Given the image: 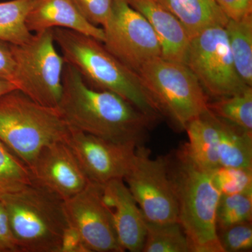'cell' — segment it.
Wrapping results in <instances>:
<instances>
[{
	"mask_svg": "<svg viewBox=\"0 0 252 252\" xmlns=\"http://www.w3.org/2000/svg\"><path fill=\"white\" fill-rule=\"evenodd\" d=\"M71 128L117 143L143 144L153 120L110 91L88 85L65 63L57 108Z\"/></svg>",
	"mask_w": 252,
	"mask_h": 252,
	"instance_id": "6da1fadb",
	"label": "cell"
},
{
	"mask_svg": "<svg viewBox=\"0 0 252 252\" xmlns=\"http://www.w3.org/2000/svg\"><path fill=\"white\" fill-rule=\"evenodd\" d=\"M55 43L67 64L75 68L89 86L119 94L155 122L161 114L140 76L92 36L54 28Z\"/></svg>",
	"mask_w": 252,
	"mask_h": 252,
	"instance_id": "7a4b0ae2",
	"label": "cell"
},
{
	"mask_svg": "<svg viewBox=\"0 0 252 252\" xmlns=\"http://www.w3.org/2000/svg\"><path fill=\"white\" fill-rule=\"evenodd\" d=\"M169 173L178 201L179 223L190 252H224L217 227L220 194L212 171L197 165L182 147L175 157L169 158Z\"/></svg>",
	"mask_w": 252,
	"mask_h": 252,
	"instance_id": "3957f363",
	"label": "cell"
},
{
	"mask_svg": "<svg viewBox=\"0 0 252 252\" xmlns=\"http://www.w3.org/2000/svg\"><path fill=\"white\" fill-rule=\"evenodd\" d=\"M1 203L19 252H63L69 226L59 195L33 180Z\"/></svg>",
	"mask_w": 252,
	"mask_h": 252,
	"instance_id": "277c9868",
	"label": "cell"
},
{
	"mask_svg": "<svg viewBox=\"0 0 252 252\" xmlns=\"http://www.w3.org/2000/svg\"><path fill=\"white\" fill-rule=\"evenodd\" d=\"M69 127L56 108L16 90L0 95V140L31 166L46 146L65 140Z\"/></svg>",
	"mask_w": 252,
	"mask_h": 252,
	"instance_id": "5b68a950",
	"label": "cell"
},
{
	"mask_svg": "<svg viewBox=\"0 0 252 252\" xmlns=\"http://www.w3.org/2000/svg\"><path fill=\"white\" fill-rule=\"evenodd\" d=\"M137 74L160 112L181 128L208 110L206 93L185 63L160 56L144 63Z\"/></svg>",
	"mask_w": 252,
	"mask_h": 252,
	"instance_id": "8992f818",
	"label": "cell"
},
{
	"mask_svg": "<svg viewBox=\"0 0 252 252\" xmlns=\"http://www.w3.org/2000/svg\"><path fill=\"white\" fill-rule=\"evenodd\" d=\"M11 49L16 89L37 103L57 108L65 61L56 49L54 29L35 32L26 42L11 44Z\"/></svg>",
	"mask_w": 252,
	"mask_h": 252,
	"instance_id": "52a82bcc",
	"label": "cell"
},
{
	"mask_svg": "<svg viewBox=\"0 0 252 252\" xmlns=\"http://www.w3.org/2000/svg\"><path fill=\"white\" fill-rule=\"evenodd\" d=\"M147 221L179 222V205L169 173L168 157L152 158L149 149H135L130 169L124 178Z\"/></svg>",
	"mask_w": 252,
	"mask_h": 252,
	"instance_id": "ba28073f",
	"label": "cell"
},
{
	"mask_svg": "<svg viewBox=\"0 0 252 252\" xmlns=\"http://www.w3.org/2000/svg\"><path fill=\"white\" fill-rule=\"evenodd\" d=\"M185 64L206 94L216 98L238 94L250 86L237 72L223 26L207 28L192 38Z\"/></svg>",
	"mask_w": 252,
	"mask_h": 252,
	"instance_id": "9c48e42d",
	"label": "cell"
},
{
	"mask_svg": "<svg viewBox=\"0 0 252 252\" xmlns=\"http://www.w3.org/2000/svg\"><path fill=\"white\" fill-rule=\"evenodd\" d=\"M102 27L104 47L134 72L138 73L144 63L161 56L160 43L150 23L126 0H114Z\"/></svg>",
	"mask_w": 252,
	"mask_h": 252,
	"instance_id": "30bf717a",
	"label": "cell"
},
{
	"mask_svg": "<svg viewBox=\"0 0 252 252\" xmlns=\"http://www.w3.org/2000/svg\"><path fill=\"white\" fill-rule=\"evenodd\" d=\"M64 204L70 232L84 252H124L104 200L102 185L90 181Z\"/></svg>",
	"mask_w": 252,
	"mask_h": 252,
	"instance_id": "8fae6325",
	"label": "cell"
},
{
	"mask_svg": "<svg viewBox=\"0 0 252 252\" xmlns=\"http://www.w3.org/2000/svg\"><path fill=\"white\" fill-rule=\"evenodd\" d=\"M65 142L91 182L124 180L133 160L136 146L117 143L69 127Z\"/></svg>",
	"mask_w": 252,
	"mask_h": 252,
	"instance_id": "7c38bea8",
	"label": "cell"
},
{
	"mask_svg": "<svg viewBox=\"0 0 252 252\" xmlns=\"http://www.w3.org/2000/svg\"><path fill=\"white\" fill-rule=\"evenodd\" d=\"M29 169L33 180L63 200L79 193L90 182L65 140L44 147Z\"/></svg>",
	"mask_w": 252,
	"mask_h": 252,
	"instance_id": "4fadbf2b",
	"label": "cell"
},
{
	"mask_svg": "<svg viewBox=\"0 0 252 252\" xmlns=\"http://www.w3.org/2000/svg\"><path fill=\"white\" fill-rule=\"evenodd\" d=\"M105 203L112 214L118 240L123 251L142 252L147 220L124 180L116 179L102 185Z\"/></svg>",
	"mask_w": 252,
	"mask_h": 252,
	"instance_id": "5bb4252c",
	"label": "cell"
},
{
	"mask_svg": "<svg viewBox=\"0 0 252 252\" xmlns=\"http://www.w3.org/2000/svg\"><path fill=\"white\" fill-rule=\"evenodd\" d=\"M31 32L64 28L92 36L103 42L102 28L89 23L72 0H34L26 18Z\"/></svg>",
	"mask_w": 252,
	"mask_h": 252,
	"instance_id": "9a60e30c",
	"label": "cell"
},
{
	"mask_svg": "<svg viewBox=\"0 0 252 252\" xmlns=\"http://www.w3.org/2000/svg\"><path fill=\"white\" fill-rule=\"evenodd\" d=\"M126 1L150 23L160 43L161 57L185 64L190 39L175 15L158 0Z\"/></svg>",
	"mask_w": 252,
	"mask_h": 252,
	"instance_id": "2e32d148",
	"label": "cell"
},
{
	"mask_svg": "<svg viewBox=\"0 0 252 252\" xmlns=\"http://www.w3.org/2000/svg\"><path fill=\"white\" fill-rule=\"evenodd\" d=\"M189 142L182 147L193 162L212 171L220 167L218 132L215 115L210 110L191 121L185 129Z\"/></svg>",
	"mask_w": 252,
	"mask_h": 252,
	"instance_id": "e0dca14e",
	"label": "cell"
},
{
	"mask_svg": "<svg viewBox=\"0 0 252 252\" xmlns=\"http://www.w3.org/2000/svg\"><path fill=\"white\" fill-rule=\"evenodd\" d=\"M185 28L191 39L207 28L225 27L228 18L215 0H158Z\"/></svg>",
	"mask_w": 252,
	"mask_h": 252,
	"instance_id": "ac0fdd59",
	"label": "cell"
},
{
	"mask_svg": "<svg viewBox=\"0 0 252 252\" xmlns=\"http://www.w3.org/2000/svg\"><path fill=\"white\" fill-rule=\"evenodd\" d=\"M215 122L220 166L252 169V132L216 115Z\"/></svg>",
	"mask_w": 252,
	"mask_h": 252,
	"instance_id": "d6986e66",
	"label": "cell"
},
{
	"mask_svg": "<svg viewBox=\"0 0 252 252\" xmlns=\"http://www.w3.org/2000/svg\"><path fill=\"white\" fill-rule=\"evenodd\" d=\"M235 69L248 86H252V15L228 19L225 26Z\"/></svg>",
	"mask_w": 252,
	"mask_h": 252,
	"instance_id": "ffe728a7",
	"label": "cell"
},
{
	"mask_svg": "<svg viewBox=\"0 0 252 252\" xmlns=\"http://www.w3.org/2000/svg\"><path fill=\"white\" fill-rule=\"evenodd\" d=\"M34 0H11L0 3V41L21 44L32 33L28 29L26 18Z\"/></svg>",
	"mask_w": 252,
	"mask_h": 252,
	"instance_id": "44dd1931",
	"label": "cell"
},
{
	"mask_svg": "<svg viewBox=\"0 0 252 252\" xmlns=\"http://www.w3.org/2000/svg\"><path fill=\"white\" fill-rule=\"evenodd\" d=\"M29 167L0 140V201L31 185Z\"/></svg>",
	"mask_w": 252,
	"mask_h": 252,
	"instance_id": "7402d4cb",
	"label": "cell"
},
{
	"mask_svg": "<svg viewBox=\"0 0 252 252\" xmlns=\"http://www.w3.org/2000/svg\"><path fill=\"white\" fill-rule=\"evenodd\" d=\"M144 252H190L185 232L179 222L156 223L147 221Z\"/></svg>",
	"mask_w": 252,
	"mask_h": 252,
	"instance_id": "603a6c76",
	"label": "cell"
},
{
	"mask_svg": "<svg viewBox=\"0 0 252 252\" xmlns=\"http://www.w3.org/2000/svg\"><path fill=\"white\" fill-rule=\"evenodd\" d=\"M208 109L220 119L252 132V86L238 94L209 102Z\"/></svg>",
	"mask_w": 252,
	"mask_h": 252,
	"instance_id": "cb8c5ba5",
	"label": "cell"
},
{
	"mask_svg": "<svg viewBox=\"0 0 252 252\" xmlns=\"http://www.w3.org/2000/svg\"><path fill=\"white\" fill-rule=\"evenodd\" d=\"M252 190L220 195L217 210V232L230 225L252 221Z\"/></svg>",
	"mask_w": 252,
	"mask_h": 252,
	"instance_id": "d4e9b609",
	"label": "cell"
},
{
	"mask_svg": "<svg viewBox=\"0 0 252 252\" xmlns=\"http://www.w3.org/2000/svg\"><path fill=\"white\" fill-rule=\"evenodd\" d=\"M212 179L220 195L252 190V169L220 166L212 170Z\"/></svg>",
	"mask_w": 252,
	"mask_h": 252,
	"instance_id": "484cf974",
	"label": "cell"
},
{
	"mask_svg": "<svg viewBox=\"0 0 252 252\" xmlns=\"http://www.w3.org/2000/svg\"><path fill=\"white\" fill-rule=\"evenodd\" d=\"M218 235L224 252H248L252 250L251 221L230 225L219 231Z\"/></svg>",
	"mask_w": 252,
	"mask_h": 252,
	"instance_id": "4316f807",
	"label": "cell"
},
{
	"mask_svg": "<svg viewBox=\"0 0 252 252\" xmlns=\"http://www.w3.org/2000/svg\"><path fill=\"white\" fill-rule=\"evenodd\" d=\"M114 0H72L84 18L94 26H103L112 11Z\"/></svg>",
	"mask_w": 252,
	"mask_h": 252,
	"instance_id": "83f0119b",
	"label": "cell"
},
{
	"mask_svg": "<svg viewBox=\"0 0 252 252\" xmlns=\"http://www.w3.org/2000/svg\"><path fill=\"white\" fill-rule=\"evenodd\" d=\"M0 252H19L4 204L0 201Z\"/></svg>",
	"mask_w": 252,
	"mask_h": 252,
	"instance_id": "f1b7e54d",
	"label": "cell"
},
{
	"mask_svg": "<svg viewBox=\"0 0 252 252\" xmlns=\"http://www.w3.org/2000/svg\"><path fill=\"white\" fill-rule=\"evenodd\" d=\"M228 19L240 20L252 14V0H215Z\"/></svg>",
	"mask_w": 252,
	"mask_h": 252,
	"instance_id": "f546056e",
	"label": "cell"
},
{
	"mask_svg": "<svg viewBox=\"0 0 252 252\" xmlns=\"http://www.w3.org/2000/svg\"><path fill=\"white\" fill-rule=\"evenodd\" d=\"M15 62L11 44L0 41V79L12 83Z\"/></svg>",
	"mask_w": 252,
	"mask_h": 252,
	"instance_id": "4dcf8cb0",
	"label": "cell"
},
{
	"mask_svg": "<svg viewBox=\"0 0 252 252\" xmlns=\"http://www.w3.org/2000/svg\"><path fill=\"white\" fill-rule=\"evenodd\" d=\"M16 89H17L12 83L0 79V95L10 92V91L16 90Z\"/></svg>",
	"mask_w": 252,
	"mask_h": 252,
	"instance_id": "1f68e13d",
	"label": "cell"
}]
</instances>
